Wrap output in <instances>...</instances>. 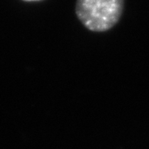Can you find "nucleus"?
Here are the masks:
<instances>
[{"label":"nucleus","mask_w":149,"mask_h":149,"mask_svg":"<svg viewBox=\"0 0 149 149\" xmlns=\"http://www.w3.org/2000/svg\"><path fill=\"white\" fill-rule=\"evenodd\" d=\"M25 2H37V1H42V0H23Z\"/></svg>","instance_id":"f03ea898"},{"label":"nucleus","mask_w":149,"mask_h":149,"mask_svg":"<svg viewBox=\"0 0 149 149\" xmlns=\"http://www.w3.org/2000/svg\"><path fill=\"white\" fill-rule=\"evenodd\" d=\"M123 3L124 0H76L75 13L88 30L104 32L118 22Z\"/></svg>","instance_id":"f257e3e1"}]
</instances>
